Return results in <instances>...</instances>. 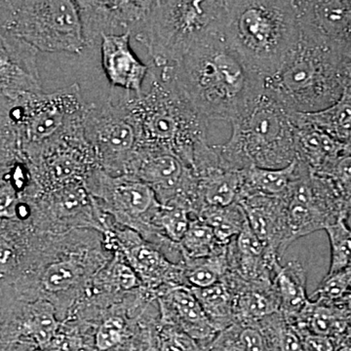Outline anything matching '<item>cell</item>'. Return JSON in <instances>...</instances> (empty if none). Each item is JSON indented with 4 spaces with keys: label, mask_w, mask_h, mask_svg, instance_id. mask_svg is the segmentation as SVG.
<instances>
[{
    "label": "cell",
    "mask_w": 351,
    "mask_h": 351,
    "mask_svg": "<svg viewBox=\"0 0 351 351\" xmlns=\"http://www.w3.org/2000/svg\"><path fill=\"white\" fill-rule=\"evenodd\" d=\"M186 285L203 289L218 284L228 272V247L209 257L186 258L182 263Z\"/></svg>",
    "instance_id": "f546056e"
},
{
    "label": "cell",
    "mask_w": 351,
    "mask_h": 351,
    "mask_svg": "<svg viewBox=\"0 0 351 351\" xmlns=\"http://www.w3.org/2000/svg\"><path fill=\"white\" fill-rule=\"evenodd\" d=\"M242 184L239 199L252 195L277 196L287 193L299 174V162L295 160L283 169L249 167L240 171Z\"/></svg>",
    "instance_id": "d4e9b609"
},
{
    "label": "cell",
    "mask_w": 351,
    "mask_h": 351,
    "mask_svg": "<svg viewBox=\"0 0 351 351\" xmlns=\"http://www.w3.org/2000/svg\"><path fill=\"white\" fill-rule=\"evenodd\" d=\"M348 338L351 339V332L350 334V336L348 337Z\"/></svg>",
    "instance_id": "bcb514c9"
},
{
    "label": "cell",
    "mask_w": 351,
    "mask_h": 351,
    "mask_svg": "<svg viewBox=\"0 0 351 351\" xmlns=\"http://www.w3.org/2000/svg\"><path fill=\"white\" fill-rule=\"evenodd\" d=\"M87 104L78 84L52 93L25 95L17 100H1V123L12 127L25 160L83 120Z\"/></svg>",
    "instance_id": "ba28073f"
},
{
    "label": "cell",
    "mask_w": 351,
    "mask_h": 351,
    "mask_svg": "<svg viewBox=\"0 0 351 351\" xmlns=\"http://www.w3.org/2000/svg\"><path fill=\"white\" fill-rule=\"evenodd\" d=\"M0 27V34L38 52L82 53L86 48L77 2L71 0H2Z\"/></svg>",
    "instance_id": "52a82bcc"
},
{
    "label": "cell",
    "mask_w": 351,
    "mask_h": 351,
    "mask_svg": "<svg viewBox=\"0 0 351 351\" xmlns=\"http://www.w3.org/2000/svg\"><path fill=\"white\" fill-rule=\"evenodd\" d=\"M297 159L314 175H326L339 157L346 154V145L294 113Z\"/></svg>",
    "instance_id": "d6986e66"
},
{
    "label": "cell",
    "mask_w": 351,
    "mask_h": 351,
    "mask_svg": "<svg viewBox=\"0 0 351 351\" xmlns=\"http://www.w3.org/2000/svg\"><path fill=\"white\" fill-rule=\"evenodd\" d=\"M283 197L292 244L338 223L348 206L331 179L313 174L300 162L299 174Z\"/></svg>",
    "instance_id": "30bf717a"
},
{
    "label": "cell",
    "mask_w": 351,
    "mask_h": 351,
    "mask_svg": "<svg viewBox=\"0 0 351 351\" xmlns=\"http://www.w3.org/2000/svg\"><path fill=\"white\" fill-rule=\"evenodd\" d=\"M85 188L103 211L134 230L154 228L152 219L162 206L149 184L129 176L108 174L101 168L90 175Z\"/></svg>",
    "instance_id": "7c38bea8"
},
{
    "label": "cell",
    "mask_w": 351,
    "mask_h": 351,
    "mask_svg": "<svg viewBox=\"0 0 351 351\" xmlns=\"http://www.w3.org/2000/svg\"><path fill=\"white\" fill-rule=\"evenodd\" d=\"M351 292V269L327 274L314 292L313 300L329 304H341Z\"/></svg>",
    "instance_id": "8d00e7d4"
},
{
    "label": "cell",
    "mask_w": 351,
    "mask_h": 351,
    "mask_svg": "<svg viewBox=\"0 0 351 351\" xmlns=\"http://www.w3.org/2000/svg\"><path fill=\"white\" fill-rule=\"evenodd\" d=\"M38 51L14 36L0 34V96L14 101L41 93L38 68Z\"/></svg>",
    "instance_id": "9a60e30c"
},
{
    "label": "cell",
    "mask_w": 351,
    "mask_h": 351,
    "mask_svg": "<svg viewBox=\"0 0 351 351\" xmlns=\"http://www.w3.org/2000/svg\"><path fill=\"white\" fill-rule=\"evenodd\" d=\"M184 260L209 257L225 250L228 245L219 243L211 226L193 216L188 232L179 244Z\"/></svg>",
    "instance_id": "4dcf8cb0"
},
{
    "label": "cell",
    "mask_w": 351,
    "mask_h": 351,
    "mask_svg": "<svg viewBox=\"0 0 351 351\" xmlns=\"http://www.w3.org/2000/svg\"><path fill=\"white\" fill-rule=\"evenodd\" d=\"M205 351H206V350H205Z\"/></svg>",
    "instance_id": "7dc6e473"
},
{
    "label": "cell",
    "mask_w": 351,
    "mask_h": 351,
    "mask_svg": "<svg viewBox=\"0 0 351 351\" xmlns=\"http://www.w3.org/2000/svg\"><path fill=\"white\" fill-rule=\"evenodd\" d=\"M346 154H351V141H350V144H348V145H346Z\"/></svg>",
    "instance_id": "f6af8a7d"
},
{
    "label": "cell",
    "mask_w": 351,
    "mask_h": 351,
    "mask_svg": "<svg viewBox=\"0 0 351 351\" xmlns=\"http://www.w3.org/2000/svg\"><path fill=\"white\" fill-rule=\"evenodd\" d=\"M336 53L300 29L299 38L265 92L289 112L311 113L331 107L346 89V66Z\"/></svg>",
    "instance_id": "277c9868"
},
{
    "label": "cell",
    "mask_w": 351,
    "mask_h": 351,
    "mask_svg": "<svg viewBox=\"0 0 351 351\" xmlns=\"http://www.w3.org/2000/svg\"><path fill=\"white\" fill-rule=\"evenodd\" d=\"M206 351H270L269 341L258 325L233 323L219 332Z\"/></svg>",
    "instance_id": "83f0119b"
},
{
    "label": "cell",
    "mask_w": 351,
    "mask_h": 351,
    "mask_svg": "<svg viewBox=\"0 0 351 351\" xmlns=\"http://www.w3.org/2000/svg\"><path fill=\"white\" fill-rule=\"evenodd\" d=\"M83 130L99 167L112 176L125 175L138 151V137L114 92L107 100L87 104Z\"/></svg>",
    "instance_id": "9c48e42d"
},
{
    "label": "cell",
    "mask_w": 351,
    "mask_h": 351,
    "mask_svg": "<svg viewBox=\"0 0 351 351\" xmlns=\"http://www.w3.org/2000/svg\"><path fill=\"white\" fill-rule=\"evenodd\" d=\"M302 119L346 145L351 141V89L331 107L311 113H301Z\"/></svg>",
    "instance_id": "484cf974"
},
{
    "label": "cell",
    "mask_w": 351,
    "mask_h": 351,
    "mask_svg": "<svg viewBox=\"0 0 351 351\" xmlns=\"http://www.w3.org/2000/svg\"><path fill=\"white\" fill-rule=\"evenodd\" d=\"M274 285L280 304L279 311L289 322H293L311 301L306 293V269L297 261L280 265Z\"/></svg>",
    "instance_id": "cb8c5ba5"
},
{
    "label": "cell",
    "mask_w": 351,
    "mask_h": 351,
    "mask_svg": "<svg viewBox=\"0 0 351 351\" xmlns=\"http://www.w3.org/2000/svg\"><path fill=\"white\" fill-rule=\"evenodd\" d=\"M232 135L214 145L228 169H283L297 159L294 112L262 90L237 119Z\"/></svg>",
    "instance_id": "5b68a950"
},
{
    "label": "cell",
    "mask_w": 351,
    "mask_h": 351,
    "mask_svg": "<svg viewBox=\"0 0 351 351\" xmlns=\"http://www.w3.org/2000/svg\"><path fill=\"white\" fill-rule=\"evenodd\" d=\"M159 351H205L186 332L174 325L164 324L160 331Z\"/></svg>",
    "instance_id": "74e56055"
},
{
    "label": "cell",
    "mask_w": 351,
    "mask_h": 351,
    "mask_svg": "<svg viewBox=\"0 0 351 351\" xmlns=\"http://www.w3.org/2000/svg\"><path fill=\"white\" fill-rule=\"evenodd\" d=\"M225 38L249 71L263 82L274 75L300 34L293 0H228Z\"/></svg>",
    "instance_id": "3957f363"
},
{
    "label": "cell",
    "mask_w": 351,
    "mask_h": 351,
    "mask_svg": "<svg viewBox=\"0 0 351 351\" xmlns=\"http://www.w3.org/2000/svg\"><path fill=\"white\" fill-rule=\"evenodd\" d=\"M110 277H112L113 285L121 290H132L138 287L140 284L137 272L132 269L130 265H126L124 263H117L113 265Z\"/></svg>",
    "instance_id": "60d3db41"
},
{
    "label": "cell",
    "mask_w": 351,
    "mask_h": 351,
    "mask_svg": "<svg viewBox=\"0 0 351 351\" xmlns=\"http://www.w3.org/2000/svg\"><path fill=\"white\" fill-rule=\"evenodd\" d=\"M331 246V263L328 274L351 269V232L341 219L325 230Z\"/></svg>",
    "instance_id": "e575fe53"
},
{
    "label": "cell",
    "mask_w": 351,
    "mask_h": 351,
    "mask_svg": "<svg viewBox=\"0 0 351 351\" xmlns=\"http://www.w3.org/2000/svg\"><path fill=\"white\" fill-rule=\"evenodd\" d=\"M121 246L132 269L154 287L161 284L168 288L188 286L182 263L170 262L160 252L137 240L124 241Z\"/></svg>",
    "instance_id": "44dd1931"
},
{
    "label": "cell",
    "mask_w": 351,
    "mask_h": 351,
    "mask_svg": "<svg viewBox=\"0 0 351 351\" xmlns=\"http://www.w3.org/2000/svg\"><path fill=\"white\" fill-rule=\"evenodd\" d=\"M83 36L86 47H94L101 43L103 36L135 34L144 22L152 4L149 1H89L78 0Z\"/></svg>",
    "instance_id": "5bb4252c"
},
{
    "label": "cell",
    "mask_w": 351,
    "mask_h": 351,
    "mask_svg": "<svg viewBox=\"0 0 351 351\" xmlns=\"http://www.w3.org/2000/svg\"><path fill=\"white\" fill-rule=\"evenodd\" d=\"M336 351H351V339L346 338L341 341Z\"/></svg>",
    "instance_id": "b9f144b4"
},
{
    "label": "cell",
    "mask_w": 351,
    "mask_h": 351,
    "mask_svg": "<svg viewBox=\"0 0 351 351\" xmlns=\"http://www.w3.org/2000/svg\"><path fill=\"white\" fill-rule=\"evenodd\" d=\"M341 304H343V306H348V308L351 309V292L350 293V295H348V297L346 298L345 301L341 302Z\"/></svg>",
    "instance_id": "ee69618b"
},
{
    "label": "cell",
    "mask_w": 351,
    "mask_h": 351,
    "mask_svg": "<svg viewBox=\"0 0 351 351\" xmlns=\"http://www.w3.org/2000/svg\"><path fill=\"white\" fill-rule=\"evenodd\" d=\"M159 304L164 324L179 327L198 343H203L204 350L218 334L191 287L166 288Z\"/></svg>",
    "instance_id": "e0dca14e"
},
{
    "label": "cell",
    "mask_w": 351,
    "mask_h": 351,
    "mask_svg": "<svg viewBox=\"0 0 351 351\" xmlns=\"http://www.w3.org/2000/svg\"><path fill=\"white\" fill-rule=\"evenodd\" d=\"M193 215L181 207L161 206L157 212L152 225L172 243L180 244L188 232Z\"/></svg>",
    "instance_id": "836d02e7"
},
{
    "label": "cell",
    "mask_w": 351,
    "mask_h": 351,
    "mask_svg": "<svg viewBox=\"0 0 351 351\" xmlns=\"http://www.w3.org/2000/svg\"><path fill=\"white\" fill-rule=\"evenodd\" d=\"M191 289L218 332L235 323L234 297L232 289L223 279L210 287Z\"/></svg>",
    "instance_id": "4316f807"
},
{
    "label": "cell",
    "mask_w": 351,
    "mask_h": 351,
    "mask_svg": "<svg viewBox=\"0 0 351 351\" xmlns=\"http://www.w3.org/2000/svg\"><path fill=\"white\" fill-rule=\"evenodd\" d=\"M32 179L47 191L83 184L99 165L80 124L44 145L27 160Z\"/></svg>",
    "instance_id": "8fae6325"
},
{
    "label": "cell",
    "mask_w": 351,
    "mask_h": 351,
    "mask_svg": "<svg viewBox=\"0 0 351 351\" xmlns=\"http://www.w3.org/2000/svg\"><path fill=\"white\" fill-rule=\"evenodd\" d=\"M113 92L137 130L138 147L171 152L193 167L196 154L209 145V120L173 83L154 76L141 95Z\"/></svg>",
    "instance_id": "7a4b0ae2"
},
{
    "label": "cell",
    "mask_w": 351,
    "mask_h": 351,
    "mask_svg": "<svg viewBox=\"0 0 351 351\" xmlns=\"http://www.w3.org/2000/svg\"><path fill=\"white\" fill-rule=\"evenodd\" d=\"M232 289L235 323L258 325L280 311L278 297L272 284L248 283L230 272L223 278Z\"/></svg>",
    "instance_id": "ffe728a7"
},
{
    "label": "cell",
    "mask_w": 351,
    "mask_h": 351,
    "mask_svg": "<svg viewBox=\"0 0 351 351\" xmlns=\"http://www.w3.org/2000/svg\"><path fill=\"white\" fill-rule=\"evenodd\" d=\"M343 223L348 226V230L351 232V204L346 208L345 215H343Z\"/></svg>",
    "instance_id": "7bdbcfd3"
},
{
    "label": "cell",
    "mask_w": 351,
    "mask_h": 351,
    "mask_svg": "<svg viewBox=\"0 0 351 351\" xmlns=\"http://www.w3.org/2000/svg\"><path fill=\"white\" fill-rule=\"evenodd\" d=\"M228 1L156 0L135 39L147 48L156 68L179 62L193 46L225 32Z\"/></svg>",
    "instance_id": "8992f818"
},
{
    "label": "cell",
    "mask_w": 351,
    "mask_h": 351,
    "mask_svg": "<svg viewBox=\"0 0 351 351\" xmlns=\"http://www.w3.org/2000/svg\"><path fill=\"white\" fill-rule=\"evenodd\" d=\"M322 176L331 179L348 204H351V154H345L339 157L332 169Z\"/></svg>",
    "instance_id": "ab89813d"
},
{
    "label": "cell",
    "mask_w": 351,
    "mask_h": 351,
    "mask_svg": "<svg viewBox=\"0 0 351 351\" xmlns=\"http://www.w3.org/2000/svg\"><path fill=\"white\" fill-rule=\"evenodd\" d=\"M82 274V267L75 260L61 261L46 267L41 283L48 292H64L73 287Z\"/></svg>",
    "instance_id": "d590c367"
},
{
    "label": "cell",
    "mask_w": 351,
    "mask_h": 351,
    "mask_svg": "<svg viewBox=\"0 0 351 351\" xmlns=\"http://www.w3.org/2000/svg\"><path fill=\"white\" fill-rule=\"evenodd\" d=\"M291 324L299 331L334 339L339 346L351 332V309L311 300Z\"/></svg>",
    "instance_id": "603a6c76"
},
{
    "label": "cell",
    "mask_w": 351,
    "mask_h": 351,
    "mask_svg": "<svg viewBox=\"0 0 351 351\" xmlns=\"http://www.w3.org/2000/svg\"><path fill=\"white\" fill-rule=\"evenodd\" d=\"M195 173L203 207H225L239 202L242 184L240 171L226 168L219 154L216 158L196 168Z\"/></svg>",
    "instance_id": "7402d4cb"
},
{
    "label": "cell",
    "mask_w": 351,
    "mask_h": 351,
    "mask_svg": "<svg viewBox=\"0 0 351 351\" xmlns=\"http://www.w3.org/2000/svg\"><path fill=\"white\" fill-rule=\"evenodd\" d=\"M130 32L103 36L100 48L101 64L112 89L141 95L149 66L134 54Z\"/></svg>",
    "instance_id": "ac0fdd59"
},
{
    "label": "cell",
    "mask_w": 351,
    "mask_h": 351,
    "mask_svg": "<svg viewBox=\"0 0 351 351\" xmlns=\"http://www.w3.org/2000/svg\"><path fill=\"white\" fill-rule=\"evenodd\" d=\"M124 327V321L120 317H110L104 321L95 338L97 348L106 351L119 345L123 338Z\"/></svg>",
    "instance_id": "f35d334b"
},
{
    "label": "cell",
    "mask_w": 351,
    "mask_h": 351,
    "mask_svg": "<svg viewBox=\"0 0 351 351\" xmlns=\"http://www.w3.org/2000/svg\"><path fill=\"white\" fill-rule=\"evenodd\" d=\"M198 218L211 226L219 243L228 245L243 230L247 217L239 202L225 207L205 206Z\"/></svg>",
    "instance_id": "f1b7e54d"
},
{
    "label": "cell",
    "mask_w": 351,
    "mask_h": 351,
    "mask_svg": "<svg viewBox=\"0 0 351 351\" xmlns=\"http://www.w3.org/2000/svg\"><path fill=\"white\" fill-rule=\"evenodd\" d=\"M23 328L39 346H48L57 335L59 322L50 302L38 301L27 307Z\"/></svg>",
    "instance_id": "1f68e13d"
},
{
    "label": "cell",
    "mask_w": 351,
    "mask_h": 351,
    "mask_svg": "<svg viewBox=\"0 0 351 351\" xmlns=\"http://www.w3.org/2000/svg\"><path fill=\"white\" fill-rule=\"evenodd\" d=\"M300 29L351 62V0L294 1Z\"/></svg>",
    "instance_id": "4fadbf2b"
},
{
    "label": "cell",
    "mask_w": 351,
    "mask_h": 351,
    "mask_svg": "<svg viewBox=\"0 0 351 351\" xmlns=\"http://www.w3.org/2000/svg\"><path fill=\"white\" fill-rule=\"evenodd\" d=\"M253 232L270 255L282 258L292 245L289 237L285 200L283 196L252 195L239 201Z\"/></svg>",
    "instance_id": "2e32d148"
},
{
    "label": "cell",
    "mask_w": 351,
    "mask_h": 351,
    "mask_svg": "<svg viewBox=\"0 0 351 351\" xmlns=\"http://www.w3.org/2000/svg\"><path fill=\"white\" fill-rule=\"evenodd\" d=\"M258 326L267 337L270 351H304L301 332L280 311L265 318Z\"/></svg>",
    "instance_id": "d6a6232c"
},
{
    "label": "cell",
    "mask_w": 351,
    "mask_h": 351,
    "mask_svg": "<svg viewBox=\"0 0 351 351\" xmlns=\"http://www.w3.org/2000/svg\"><path fill=\"white\" fill-rule=\"evenodd\" d=\"M159 77L175 85L208 120L232 122L262 92L223 32L196 44Z\"/></svg>",
    "instance_id": "6da1fadb"
}]
</instances>
